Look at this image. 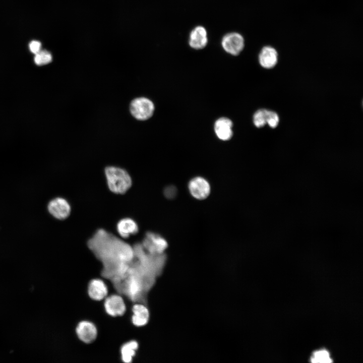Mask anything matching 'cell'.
Masks as SVG:
<instances>
[{
  "label": "cell",
  "mask_w": 363,
  "mask_h": 363,
  "mask_svg": "<svg viewBox=\"0 0 363 363\" xmlns=\"http://www.w3.org/2000/svg\"><path fill=\"white\" fill-rule=\"evenodd\" d=\"M88 246L103 263L104 270H113L115 278L125 273L134 258L133 247L103 229L95 232L89 239Z\"/></svg>",
  "instance_id": "1"
},
{
  "label": "cell",
  "mask_w": 363,
  "mask_h": 363,
  "mask_svg": "<svg viewBox=\"0 0 363 363\" xmlns=\"http://www.w3.org/2000/svg\"><path fill=\"white\" fill-rule=\"evenodd\" d=\"M105 175L109 189L115 194H124L132 186L129 173L120 167L107 166L105 169Z\"/></svg>",
  "instance_id": "2"
},
{
  "label": "cell",
  "mask_w": 363,
  "mask_h": 363,
  "mask_svg": "<svg viewBox=\"0 0 363 363\" xmlns=\"http://www.w3.org/2000/svg\"><path fill=\"white\" fill-rule=\"evenodd\" d=\"M153 102L146 97H138L130 104V110L132 115L140 120H145L151 117L154 111Z\"/></svg>",
  "instance_id": "3"
},
{
  "label": "cell",
  "mask_w": 363,
  "mask_h": 363,
  "mask_svg": "<svg viewBox=\"0 0 363 363\" xmlns=\"http://www.w3.org/2000/svg\"><path fill=\"white\" fill-rule=\"evenodd\" d=\"M144 249L155 255L164 254L168 247L166 240L161 235L154 232H147L141 243Z\"/></svg>",
  "instance_id": "4"
},
{
  "label": "cell",
  "mask_w": 363,
  "mask_h": 363,
  "mask_svg": "<svg viewBox=\"0 0 363 363\" xmlns=\"http://www.w3.org/2000/svg\"><path fill=\"white\" fill-rule=\"evenodd\" d=\"M221 45L227 53L232 55H237L244 48L245 40L240 34L237 32H230L222 37Z\"/></svg>",
  "instance_id": "5"
},
{
  "label": "cell",
  "mask_w": 363,
  "mask_h": 363,
  "mask_svg": "<svg viewBox=\"0 0 363 363\" xmlns=\"http://www.w3.org/2000/svg\"><path fill=\"white\" fill-rule=\"evenodd\" d=\"M188 187L190 194L197 200L205 199L210 194V183L202 176H197L191 179Z\"/></svg>",
  "instance_id": "6"
},
{
  "label": "cell",
  "mask_w": 363,
  "mask_h": 363,
  "mask_svg": "<svg viewBox=\"0 0 363 363\" xmlns=\"http://www.w3.org/2000/svg\"><path fill=\"white\" fill-rule=\"evenodd\" d=\"M104 307L106 313L112 317L122 316L126 311L124 300L118 294L107 296L105 299Z\"/></svg>",
  "instance_id": "7"
},
{
  "label": "cell",
  "mask_w": 363,
  "mask_h": 363,
  "mask_svg": "<svg viewBox=\"0 0 363 363\" xmlns=\"http://www.w3.org/2000/svg\"><path fill=\"white\" fill-rule=\"evenodd\" d=\"M48 210L54 217L59 220L67 218L71 213L69 202L63 198H55L49 202Z\"/></svg>",
  "instance_id": "8"
},
{
  "label": "cell",
  "mask_w": 363,
  "mask_h": 363,
  "mask_svg": "<svg viewBox=\"0 0 363 363\" xmlns=\"http://www.w3.org/2000/svg\"><path fill=\"white\" fill-rule=\"evenodd\" d=\"M76 332L78 338L86 344L93 342L97 336L96 327L93 323L87 321H82L79 323Z\"/></svg>",
  "instance_id": "9"
},
{
  "label": "cell",
  "mask_w": 363,
  "mask_h": 363,
  "mask_svg": "<svg viewBox=\"0 0 363 363\" xmlns=\"http://www.w3.org/2000/svg\"><path fill=\"white\" fill-rule=\"evenodd\" d=\"M88 294L92 299L100 301L108 295V290L105 282L100 279H93L89 283Z\"/></svg>",
  "instance_id": "10"
},
{
  "label": "cell",
  "mask_w": 363,
  "mask_h": 363,
  "mask_svg": "<svg viewBox=\"0 0 363 363\" xmlns=\"http://www.w3.org/2000/svg\"><path fill=\"white\" fill-rule=\"evenodd\" d=\"M208 43L207 32L202 26H197L190 32L189 44L191 47L195 49L204 48Z\"/></svg>",
  "instance_id": "11"
},
{
  "label": "cell",
  "mask_w": 363,
  "mask_h": 363,
  "mask_svg": "<svg viewBox=\"0 0 363 363\" xmlns=\"http://www.w3.org/2000/svg\"><path fill=\"white\" fill-rule=\"evenodd\" d=\"M232 122L228 118L222 117L216 120L214 129L217 138L222 141H227L232 136Z\"/></svg>",
  "instance_id": "12"
},
{
  "label": "cell",
  "mask_w": 363,
  "mask_h": 363,
  "mask_svg": "<svg viewBox=\"0 0 363 363\" xmlns=\"http://www.w3.org/2000/svg\"><path fill=\"white\" fill-rule=\"evenodd\" d=\"M132 322L137 327L146 325L149 320L150 314L148 309L143 304H136L132 308Z\"/></svg>",
  "instance_id": "13"
},
{
  "label": "cell",
  "mask_w": 363,
  "mask_h": 363,
  "mask_svg": "<svg viewBox=\"0 0 363 363\" xmlns=\"http://www.w3.org/2000/svg\"><path fill=\"white\" fill-rule=\"evenodd\" d=\"M277 52L272 47H264L259 53V63L264 68L271 69L273 68L277 64Z\"/></svg>",
  "instance_id": "14"
},
{
  "label": "cell",
  "mask_w": 363,
  "mask_h": 363,
  "mask_svg": "<svg viewBox=\"0 0 363 363\" xmlns=\"http://www.w3.org/2000/svg\"><path fill=\"white\" fill-rule=\"evenodd\" d=\"M116 229L120 236L127 238L136 234L139 228L134 220L131 218H124L117 222Z\"/></svg>",
  "instance_id": "15"
},
{
  "label": "cell",
  "mask_w": 363,
  "mask_h": 363,
  "mask_svg": "<svg viewBox=\"0 0 363 363\" xmlns=\"http://www.w3.org/2000/svg\"><path fill=\"white\" fill-rule=\"evenodd\" d=\"M138 348V343L136 341H131L124 344L121 347V358L125 363H130L136 354Z\"/></svg>",
  "instance_id": "16"
},
{
  "label": "cell",
  "mask_w": 363,
  "mask_h": 363,
  "mask_svg": "<svg viewBox=\"0 0 363 363\" xmlns=\"http://www.w3.org/2000/svg\"><path fill=\"white\" fill-rule=\"evenodd\" d=\"M52 60L51 54L46 50H42L35 54L34 60L36 65L42 66L50 63Z\"/></svg>",
  "instance_id": "17"
},
{
  "label": "cell",
  "mask_w": 363,
  "mask_h": 363,
  "mask_svg": "<svg viewBox=\"0 0 363 363\" xmlns=\"http://www.w3.org/2000/svg\"><path fill=\"white\" fill-rule=\"evenodd\" d=\"M311 361L313 362H331L332 360L327 350H321L314 353L311 358Z\"/></svg>",
  "instance_id": "18"
},
{
  "label": "cell",
  "mask_w": 363,
  "mask_h": 363,
  "mask_svg": "<svg viewBox=\"0 0 363 363\" xmlns=\"http://www.w3.org/2000/svg\"><path fill=\"white\" fill-rule=\"evenodd\" d=\"M266 109H261L254 113L253 122L256 127H262L266 124Z\"/></svg>",
  "instance_id": "19"
},
{
  "label": "cell",
  "mask_w": 363,
  "mask_h": 363,
  "mask_svg": "<svg viewBox=\"0 0 363 363\" xmlns=\"http://www.w3.org/2000/svg\"><path fill=\"white\" fill-rule=\"evenodd\" d=\"M279 121L278 114L272 111L267 110L266 111V124L272 128H276L278 125Z\"/></svg>",
  "instance_id": "20"
},
{
  "label": "cell",
  "mask_w": 363,
  "mask_h": 363,
  "mask_svg": "<svg viewBox=\"0 0 363 363\" xmlns=\"http://www.w3.org/2000/svg\"><path fill=\"white\" fill-rule=\"evenodd\" d=\"M163 194L165 198L168 199H173L177 195V190L174 186H168L164 189Z\"/></svg>",
  "instance_id": "21"
},
{
  "label": "cell",
  "mask_w": 363,
  "mask_h": 363,
  "mask_svg": "<svg viewBox=\"0 0 363 363\" xmlns=\"http://www.w3.org/2000/svg\"><path fill=\"white\" fill-rule=\"evenodd\" d=\"M29 48L30 51L35 54L41 50V43L39 41L33 40L30 42Z\"/></svg>",
  "instance_id": "22"
}]
</instances>
